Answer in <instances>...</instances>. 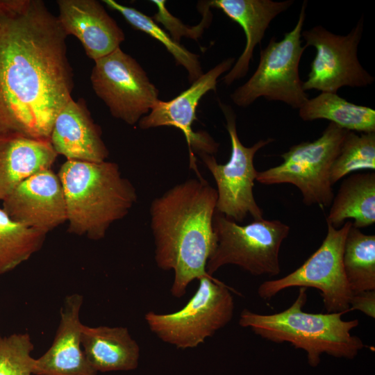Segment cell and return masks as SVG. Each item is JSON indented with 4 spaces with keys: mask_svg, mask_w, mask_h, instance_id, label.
Masks as SVG:
<instances>
[{
    "mask_svg": "<svg viewBox=\"0 0 375 375\" xmlns=\"http://www.w3.org/2000/svg\"><path fill=\"white\" fill-rule=\"evenodd\" d=\"M67 35L41 0H0V136L50 140L71 99Z\"/></svg>",
    "mask_w": 375,
    "mask_h": 375,
    "instance_id": "obj_1",
    "label": "cell"
},
{
    "mask_svg": "<svg viewBox=\"0 0 375 375\" xmlns=\"http://www.w3.org/2000/svg\"><path fill=\"white\" fill-rule=\"evenodd\" d=\"M217 192L206 181L188 179L153 200L151 228L155 260L174 272L172 294L183 297L188 285L206 275V264L216 247L212 220Z\"/></svg>",
    "mask_w": 375,
    "mask_h": 375,
    "instance_id": "obj_2",
    "label": "cell"
},
{
    "mask_svg": "<svg viewBox=\"0 0 375 375\" xmlns=\"http://www.w3.org/2000/svg\"><path fill=\"white\" fill-rule=\"evenodd\" d=\"M66 203L68 231L98 240L136 203L135 187L115 162L67 160L58 174Z\"/></svg>",
    "mask_w": 375,
    "mask_h": 375,
    "instance_id": "obj_3",
    "label": "cell"
},
{
    "mask_svg": "<svg viewBox=\"0 0 375 375\" xmlns=\"http://www.w3.org/2000/svg\"><path fill=\"white\" fill-rule=\"evenodd\" d=\"M307 288H299L296 300L287 309L272 315L242 310L239 324L256 335L276 342H289L307 353L309 365L317 367L322 353L353 359L365 347L361 339L351 331L358 319L344 321L343 312L310 313L303 310Z\"/></svg>",
    "mask_w": 375,
    "mask_h": 375,
    "instance_id": "obj_4",
    "label": "cell"
},
{
    "mask_svg": "<svg viewBox=\"0 0 375 375\" xmlns=\"http://www.w3.org/2000/svg\"><path fill=\"white\" fill-rule=\"evenodd\" d=\"M215 249L206 271L212 276L226 265H237L255 276L281 272L279 251L290 226L278 219L253 220L240 225L216 211L212 220Z\"/></svg>",
    "mask_w": 375,
    "mask_h": 375,
    "instance_id": "obj_5",
    "label": "cell"
},
{
    "mask_svg": "<svg viewBox=\"0 0 375 375\" xmlns=\"http://www.w3.org/2000/svg\"><path fill=\"white\" fill-rule=\"evenodd\" d=\"M306 7L307 1H304L294 28L285 33L281 40L276 41L272 37L267 46L260 49L255 72L231 94L235 105L247 107L259 97H264L299 109L309 99L299 72V62L306 49L301 39Z\"/></svg>",
    "mask_w": 375,
    "mask_h": 375,
    "instance_id": "obj_6",
    "label": "cell"
},
{
    "mask_svg": "<svg viewBox=\"0 0 375 375\" xmlns=\"http://www.w3.org/2000/svg\"><path fill=\"white\" fill-rule=\"evenodd\" d=\"M199 281L194 294L181 309L144 315L151 331L162 342L182 349L196 347L233 318L235 305L230 289L208 274Z\"/></svg>",
    "mask_w": 375,
    "mask_h": 375,
    "instance_id": "obj_7",
    "label": "cell"
},
{
    "mask_svg": "<svg viewBox=\"0 0 375 375\" xmlns=\"http://www.w3.org/2000/svg\"><path fill=\"white\" fill-rule=\"evenodd\" d=\"M347 132L330 122L315 140L301 142L281 153L280 165L258 172L256 181L267 185L292 184L305 205L330 206L334 197L331 169Z\"/></svg>",
    "mask_w": 375,
    "mask_h": 375,
    "instance_id": "obj_8",
    "label": "cell"
},
{
    "mask_svg": "<svg viewBox=\"0 0 375 375\" xmlns=\"http://www.w3.org/2000/svg\"><path fill=\"white\" fill-rule=\"evenodd\" d=\"M226 119L231 151L225 164L217 162L213 155L199 154L217 185V201L216 211L237 223L242 222L248 216L253 220L263 218V211L256 201L253 188L258 171L253 164L257 151L271 142L269 138L260 140L251 147L241 142L236 128V115L231 106L219 102Z\"/></svg>",
    "mask_w": 375,
    "mask_h": 375,
    "instance_id": "obj_9",
    "label": "cell"
},
{
    "mask_svg": "<svg viewBox=\"0 0 375 375\" xmlns=\"http://www.w3.org/2000/svg\"><path fill=\"white\" fill-rule=\"evenodd\" d=\"M351 226V220L339 228L327 224V233L320 247L290 274L261 283L258 289L259 297L269 299L286 288H313L320 291L327 312L349 311L353 292L344 274L342 256Z\"/></svg>",
    "mask_w": 375,
    "mask_h": 375,
    "instance_id": "obj_10",
    "label": "cell"
},
{
    "mask_svg": "<svg viewBox=\"0 0 375 375\" xmlns=\"http://www.w3.org/2000/svg\"><path fill=\"white\" fill-rule=\"evenodd\" d=\"M94 62L92 89L114 117L134 125L160 100L145 71L120 47Z\"/></svg>",
    "mask_w": 375,
    "mask_h": 375,
    "instance_id": "obj_11",
    "label": "cell"
},
{
    "mask_svg": "<svg viewBox=\"0 0 375 375\" xmlns=\"http://www.w3.org/2000/svg\"><path fill=\"white\" fill-rule=\"evenodd\" d=\"M363 22L362 16L345 35L333 33L320 25L302 31L304 47L312 46L316 49L308 79L303 83L306 92L315 89L337 93L342 87L364 88L374 81V77L361 65L358 58Z\"/></svg>",
    "mask_w": 375,
    "mask_h": 375,
    "instance_id": "obj_12",
    "label": "cell"
},
{
    "mask_svg": "<svg viewBox=\"0 0 375 375\" xmlns=\"http://www.w3.org/2000/svg\"><path fill=\"white\" fill-rule=\"evenodd\" d=\"M235 60L233 57L224 59L174 99L167 101L159 100L149 114L138 122L139 127L144 130L160 126L180 129L189 147L192 167H195L193 151L198 154L215 153L219 144L206 132H194L192 126L197 119L196 110L201 99L210 90L216 92L218 78L231 69Z\"/></svg>",
    "mask_w": 375,
    "mask_h": 375,
    "instance_id": "obj_13",
    "label": "cell"
},
{
    "mask_svg": "<svg viewBox=\"0 0 375 375\" xmlns=\"http://www.w3.org/2000/svg\"><path fill=\"white\" fill-rule=\"evenodd\" d=\"M2 202L12 219L45 233L67 222L62 186L51 169L23 181Z\"/></svg>",
    "mask_w": 375,
    "mask_h": 375,
    "instance_id": "obj_14",
    "label": "cell"
},
{
    "mask_svg": "<svg viewBox=\"0 0 375 375\" xmlns=\"http://www.w3.org/2000/svg\"><path fill=\"white\" fill-rule=\"evenodd\" d=\"M83 295H67L60 310V321L53 342L41 356L33 360V375H97L81 345L80 313Z\"/></svg>",
    "mask_w": 375,
    "mask_h": 375,
    "instance_id": "obj_15",
    "label": "cell"
},
{
    "mask_svg": "<svg viewBox=\"0 0 375 375\" xmlns=\"http://www.w3.org/2000/svg\"><path fill=\"white\" fill-rule=\"evenodd\" d=\"M58 20L68 36L81 42L86 55L95 61L120 47L122 29L96 0H58Z\"/></svg>",
    "mask_w": 375,
    "mask_h": 375,
    "instance_id": "obj_16",
    "label": "cell"
},
{
    "mask_svg": "<svg viewBox=\"0 0 375 375\" xmlns=\"http://www.w3.org/2000/svg\"><path fill=\"white\" fill-rule=\"evenodd\" d=\"M50 142L57 154L67 160L99 162L109 155L101 130L82 98L71 99L60 110L53 124Z\"/></svg>",
    "mask_w": 375,
    "mask_h": 375,
    "instance_id": "obj_17",
    "label": "cell"
},
{
    "mask_svg": "<svg viewBox=\"0 0 375 375\" xmlns=\"http://www.w3.org/2000/svg\"><path fill=\"white\" fill-rule=\"evenodd\" d=\"M208 2L211 8L221 10L231 20L238 23L245 35L246 44L242 53L222 78L226 85H230L247 75L253 50L257 44H260L271 22L288 10L294 1L212 0Z\"/></svg>",
    "mask_w": 375,
    "mask_h": 375,
    "instance_id": "obj_18",
    "label": "cell"
},
{
    "mask_svg": "<svg viewBox=\"0 0 375 375\" xmlns=\"http://www.w3.org/2000/svg\"><path fill=\"white\" fill-rule=\"evenodd\" d=\"M58 156L49 140L18 134L0 136V201L23 181L51 169Z\"/></svg>",
    "mask_w": 375,
    "mask_h": 375,
    "instance_id": "obj_19",
    "label": "cell"
},
{
    "mask_svg": "<svg viewBox=\"0 0 375 375\" xmlns=\"http://www.w3.org/2000/svg\"><path fill=\"white\" fill-rule=\"evenodd\" d=\"M81 345L97 373L131 371L138 367L140 347L126 327L83 324Z\"/></svg>",
    "mask_w": 375,
    "mask_h": 375,
    "instance_id": "obj_20",
    "label": "cell"
},
{
    "mask_svg": "<svg viewBox=\"0 0 375 375\" xmlns=\"http://www.w3.org/2000/svg\"><path fill=\"white\" fill-rule=\"evenodd\" d=\"M349 219L353 220L352 226L358 229L374 224V172L348 176L334 195L326 217L327 224L339 228Z\"/></svg>",
    "mask_w": 375,
    "mask_h": 375,
    "instance_id": "obj_21",
    "label": "cell"
},
{
    "mask_svg": "<svg viewBox=\"0 0 375 375\" xmlns=\"http://www.w3.org/2000/svg\"><path fill=\"white\" fill-rule=\"evenodd\" d=\"M299 116L303 121L326 119L355 133L375 132V110L349 102L337 93L322 92L308 99L299 109Z\"/></svg>",
    "mask_w": 375,
    "mask_h": 375,
    "instance_id": "obj_22",
    "label": "cell"
},
{
    "mask_svg": "<svg viewBox=\"0 0 375 375\" xmlns=\"http://www.w3.org/2000/svg\"><path fill=\"white\" fill-rule=\"evenodd\" d=\"M342 264L353 293L375 290V235L351 226L345 240Z\"/></svg>",
    "mask_w": 375,
    "mask_h": 375,
    "instance_id": "obj_23",
    "label": "cell"
},
{
    "mask_svg": "<svg viewBox=\"0 0 375 375\" xmlns=\"http://www.w3.org/2000/svg\"><path fill=\"white\" fill-rule=\"evenodd\" d=\"M46 234L14 221L0 208V276L40 249Z\"/></svg>",
    "mask_w": 375,
    "mask_h": 375,
    "instance_id": "obj_24",
    "label": "cell"
},
{
    "mask_svg": "<svg viewBox=\"0 0 375 375\" xmlns=\"http://www.w3.org/2000/svg\"><path fill=\"white\" fill-rule=\"evenodd\" d=\"M103 2L109 8L120 13L133 28L148 34L162 43L172 55L176 65H180L186 69L190 83L203 74L199 55L192 53L180 43L174 42L151 17L134 8L120 4L113 0H103Z\"/></svg>",
    "mask_w": 375,
    "mask_h": 375,
    "instance_id": "obj_25",
    "label": "cell"
},
{
    "mask_svg": "<svg viewBox=\"0 0 375 375\" xmlns=\"http://www.w3.org/2000/svg\"><path fill=\"white\" fill-rule=\"evenodd\" d=\"M375 170V132L357 134L347 131L331 169L333 185L354 172Z\"/></svg>",
    "mask_w": 375,
    "mask_h": 375,
    "instance_id": "obj_26",
    "label": "cell"
},
{
    "mask_svg": "<svg viewBox=\"0 0 375 375\" xmlns=\"http://www.w3.org/2000/svg\"><path fill=\"white\" fill-rule=\"evenodd\" d=\"M33 349L27 333L0 335V375H33Z\"/></svg>",
    "mask_w": 375,
    "mask_h": 375,
    "instance_id": "obj_27",
    "label": "cell"
},
{
    "mask_svg": "<svg viewBox=\"0 0 375 375\" xmlns=\"http://www.w3.org/2000/svg\"><path fill=\"white\" fill-rule=\"evenodd\" d=\"M156 6L158 10L151 17L157 24H162L169 31L172 40L180 43L181 38H188L197 40L201 37L206 28H208L212 19V14L208 1L199 4V8L202 14V19L196 26H187L181 19L171 14L166 8V1H151Z\"/></svg>",
    "mask_w": 375,
    "mask_h": 375,
    "instance_id": "obj_28",
    "label": "cell"
},
{
    "mask_svg": "<svg viewBox=\"0 0 375 375\" xmlns=\"http://www.w3.org/2000/svg\"><path fill=\"white\" fill-rule=\"evenodd\" d=\"M360 310L367 316L375 317V290L354 292L350 301L349 310Z\"/></svg>",
    "mask_w": 375,
    "mask_h": 375,
    "instance_id": "obj_29",
    "label": "cell"
}]
</instances>
